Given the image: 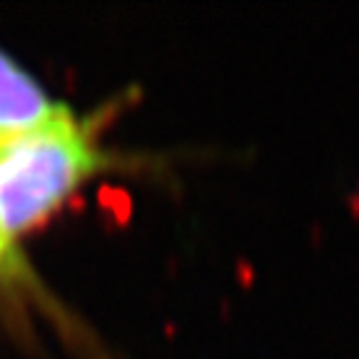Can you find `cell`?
Instances as JSON below:
<instances>
[{
    "instance_id": "obj_1",
    "label": "cell",
    "mask_w": 359,
    "mask_h": 359,
    "mask_svg": "<svg viewBox=\"0 0 359 359\" xmlns=\"http://www.w3.org/2000/svg\"><path fill=\"white\" fill-rule=\"evenodd\" d=\"M97 120H80L65 102L38 128L0 142V227L13 245L107 168Z\"/></svg>"
},
{
    "instance_id": "obj_2",
    "label": "cell",
    "mask_w": 359,
    "mask_h": 359,
    "mask_svg": "<svg viewBox=\"0 0 359 359\" xmlns=\"http://www.w3.org/2000/svg\"><path fill=\"white\" fill-rule=\"evenodd\" d=\"M57 105L28 70L0 50V142L38 128Z\"/></svg>"
},
{
    "instance_id": "obj_3",
    "label": "cell",
    "mask_w": 359,
    "mask_h": 359,
    "mask_svg": "<svg viewBox=\"0 0 359 359\" xmlns=\"http://www.w3.org/2000/svg\"><path fill=\"white\" fill-rule=\"evenodd\" d=\"M8 247H11V242L6 240V235H3V227H0V259L6 257V252H8Z\"/></svg>"
},
{
    "instance_id": "obj_4",
    "label": "cell",
    "mask_w": 359,
    "mask_h": 359,
    "mask_svg": "<svg viewBox=\"0 0 359 359\" xmlns=\"http://www.w3.org/2000/svg\"><path fill=\"white\" fill-rule=\"evenodd\" d=\"M0 262H3V259H0Z\"/></svg>"
}]
</instances>
